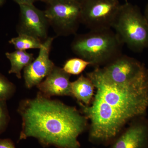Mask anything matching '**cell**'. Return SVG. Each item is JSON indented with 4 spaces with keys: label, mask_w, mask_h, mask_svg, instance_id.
Wrapping results in <instances>:
<instances>
[{
    "label": "cell",
    "mask_w": 148,
    "mask_h": 148,
    "mask_svg": "<svg viewBox=\"0 0 148 148\" xmlns=\"http://www.w3.org/2000/svg\"><path fill=\"white\" fill-rule=\"evenodd\" d=\"M95 93L91 105L78 102L90 122L89 139L96 144L111 143L130 121L145 116L148 109V75L129 83L116 84L104 78L98 68L86 73Z\"/></svg>",
    "instance_id": "obj_1"
},
{
    "label": "cell",
    "mask_w": 148,
    "mask_h": 148,
    "mask_svg": "<svg viewBox=\"0 0 148 148\" xmlns=\"http://www.w3.org/2000/svg\"><path fill=\"white\" fill-rule=\"evenodd\" d=\"M17 112L22 119L19 140L34 138L45 147L81 148L78 138L88 119L75 107L38 91L34 98L20 101Z\"/></svg>",
    "instance_id": "obj_2"
},
{
    "label": "cell",
    "mask_w": 148,
    "mask_h": 148,
    "mask_svg": "<svg viewBox=\"0 0 148 148\" xmlns=\"http://www.w3.org/2000/svg\"><path fill=\"white\" fill-rule=\"evenodd\" d=\"M123 43L111 29L90 30L76 36L71 45L73 53L95 68L106 66L122 55Z\"/></svg>",
    "instance_id": "obj_3"
},
{
    "label": "cell",
    "mask_w": 148,
    "mask_h": 148,
    "mask_svg": "<svg viewBox=\"0 0 148 148\" xmlns=\"http://www.w3.org/2000/svg\"><path fill=\"white\" fill-rule=\"evenodd\" d=\"M112 28L123 44L141 51L148 46V24L140 10L126 2L121 5Z\"/></svg>",
    "instance_id": "obj_4"
},
{
    "label": "cell",
    "mask_w": 148,
    "mask_h": 148,
    "mask_svg": "<svg viewBox=\"0 0 148 148\" xmlns=\"http://www.w3.org/2000/svg\"><path fill=\"white\" fill-rule=\"evenodd\" d=\"M44 11L58 36L75 34L81 23V4L74 0H53Z\"/></svg>",
    "instance_id": "obj_5"
},
{
    "label": "cell",
    "mask_w": 148,
    "mask_h": 148,
    "mask_svg": "<svg viewBox=\"0 0 148 148\" xmlns=\"http://www.w3.org/2000/svg\"><path fill=\"white\" fill-rule=\"evenodd\" d=\"M81 21L90 30L111 29L121 5L118 0H84Z\"/></svg>",
    "instance_id": "obj_6"
},
{
    "label": "cell",
    "mask_w": 148,
    "mask_h": 148,
    "mask_svg": "<svg viewBox=\"0 0 148 148\" xmlns=\"http://www.w3.org/2000/svg\"><path fill=\"white\" fill-rule=\"evenodd\" d=\"M98 70L104 78L116 84L133 82L148 75V70L140 61L122 55Z\"/></svg>",
    "instance_id": "obj_7"
},
{
    "label": "cell",
    "mask_w": 148,
    "mask_h": 148,
    "mask_svg": "<svg viewBox=\"0 0 148 148\" xmlns=\"http://www.w3.org/2000/svg\"><path fill=\"white\" fill-rule=\"evenodd\" d=\"M19 6V18L16 27L18 34L29 35L43 42L49 37V25L44 11L37 8L34 4L20 5Z\"/></svg>",
    "instance_id": "obj_8"
},
{
    "label": "cell",
    "mask_w": 148,
    "mask_h": 148,
    "mask_svg": "<svg viewBox=\"0 0 148 148\" xmlns=\"http://www.w3.org/2000/svg\"><path fill=\"white\" fill-rule=\"evenodd\" d=\"M53 40V38L49 37L44 41L37 58L24 69L25 85L28 89L39 84L55 66L49 58Z\"/></svg>",
    "instance_id": "obj_9"
},
{
    "label": "cell",
    "mask_w": 148,
    "mask_h": 148,
    "mask_svg": "<svg viewBox=\"0 0 148 148\" xmlns=\"http://www.w3.org/2000/svg\"><path fill=\"white\" fill-rule=\"evenodd\" d=\"M132 122L111 143L110 148H148V120L143 116Z\"/></svg>",
    "instance_id": "obj_10"
},
{
    "label": "cell",
    "mask_w": 148,
    "mask_h": 148,
    "mask_svg": "<svg viewBox=\"0 0 148 148\" xmlns=\"http://www.w3.org/2000/svg\"><path fill=\"white\" fill-rule=\"evenodd\" d=\"M71 75L63 68L55 66L45 79L36 87L43 95L48 98L53 96H72Z\"/></svg>",
    "instance_id": "obj_11"
},
{
    "label": "cell",
    "mask_w": 148,
    "mask_h": 148,
    "mask_svg": "<svg viewBox=\"0 0 148 148\" xmlns=\"http://www.w3.org/2000/svg\"><path fill=\"white\" fill-rule=\"evenodd\" d=\"M95 88L92 81L81 75L75 81L71 82L72 96L86 106H89L94 95Z\"/></svg>",
    "instance_id": "obj_12"
},
{
    "label": "cell",
    "mask_w": 148,
    "mask_h": 148,
    "mask_svg": "<svg viewBox=\"0 0 148 148\" xmlns=\"http://www.w3.org/2000/svg\"><path fill=\"white\" fill-rule=\"evenodd\" d=\"M6 56L10 62L11 68L8 73L15 74L18 79H21L22 70L34 60V54L27 51L16 50L13 52H7Z\"/></svg>",
    "instance_id": "obj_13"
},
{
    "label": "cell",
    "mask_w": 148,
    "mask_h": 148,
    "mask_svg": "<svg viewBox=\"0 0 148 148\" xmlns=\"http://www.w3.org/2000/svg\"><path fill=\"white\" fill-rule=\"evenodd\" d=\"M9 43L14 46L16 50L26 51L28 49H40L43 45V42L31 36L20 34L18 36L12 38Z\"/></svg>",
    "instance_id": "obj_14"
},
{
    "label": "cell",
    "mask_w": 148,
    "mask_h": 148,
    "mask_svg": "<svg viewBox=\"0 0 148 148\" xmlns=\"http://www.w3.org/2000/svg\"><path fill=\"white\" fill-rule=\"evenodd\" d=\"M90 65L88 61L79 58H70L65 62L63 70L70 75H79Z\"/></svg>",
    "instance_id": "obj_15"
},
{
    "label": "cell",
    "mask_w": 148,
    "mask_h": 148,
    "mask_svg": "<svg viewBox=\"0 0 148 148\" xmlns=\"http://www.w3.org/2000/svg\"><path fill=\"white\" fill-rule=\"evenodd\" d=\"M16 87L8 79L0 73V101H7L15 94Z\"/></svg>",
    "instance_id": "obj_16"
},
{
    "label": "cell",
    "mask_w": 148,
    "mask_h": 148,
    "mask_svg": "<svg viewBox=\"0 0 148 148\" xmlns=\"http://www.w3.org/2000/svg\"><path fill=\"white\" fill-rule=\"evenodd\" d=\"M6 102L0 101V135L5 131L10 121V116Z\"/></svg>",
    "instance_id": "obj_17"
},
{
    "label": "cell",
    "mask_w": 148,
    "mask_h": 148,
    "mask_svg": "<svg viewBox=\"0 0 148 148\" xmlns=\"http://www.w3.org/2000/svg\"><path fill=\"white\" fill-rule=\"evenodd\" d=\"M0 148H16L14 144L10 139L0 138Z\"/></svg>",
    "instance_id": "obj_18"
},
{
    "label": "cell",
    "mask_w": 148,
    "mask_h": 148,
    "mask_svg": "<svg viewBox=\"0 0 148 148\" xmlns=\"http://www.w3.org/2000/svg\"><path fill=\"white\" fill-rule=\"evenodd\" d=\"M18 5L23 4H34L35 2L38 0H13Z\"/></svg>",
    "instance_id": "obj_19"
},
{
    "label": "cell",
    "mask_w": 148,
    "mask_h": 148,
    "mask_svg": "<svg viewBox=\"0 0 148 148\" xmlns=\"http://www.w3.org/2000/svg\"><path fill=\"white\" fill-rule=\"evenodd\" d=\"M145 17L146 20L148 24V5L146 7L145 11Z\"/></svg>",
    "instance_id": "obj_20"
},
{
    "label": "cell",
    "mask_w": 148,
    "mask_h": 148,
    "mask_svg": "<svg viewBox=\"0 0 148 148\" xmlns=\"http://www.w3.org/2000/svg\"><path fill=\"white\" fill-rule=\"evenodd\" d=\"M38 1H41L43 2L46 3L48 4L51 2L53 0H38Z\"/></svg>",
    "instance_id": "obj_21"
},
{
    "label": "cell",
    "mask_w": 148,
    "mask_h": 148,
    "mask_svg": "<svg viewBox=\"0 0 148 148\" xmlns=\"http://www.w3.org/2000/svg\"><path fill=\"white\" fill-rule=\"evenodd\" d=\"M5 0H0V7L2 6L5 3Z\"/></svg>",
    "instance_id": "obj_22"
},
{
    "label": "cell",
    "mask_w": 148,
    "mask_h": 148,
    "mask_svg": "<svg viewBox=\"0 0 148 148\" xmlns=\"http://www.w3.org/2000/svg\"><path fill=\"white\" fill-rule=\"evenodd\" d=\"M74 1H76L78 2L81 3L82 1H83L84 0H74Z\"/></svg>",
    "instance_id": "obj_23"
}]
</instances>
